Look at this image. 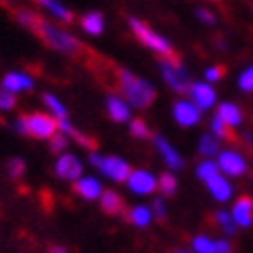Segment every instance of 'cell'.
<instances>
[{
	"label": "cell",
	"mask_w": 253,
	"mask_h": 253,
	"mask_svg": "<svg viewBox=\"0 0 253 253\" xmlns=\"http://www.w3.org/2000/svg\"><path fill=\"white\" fill-rule=\"evenodd\" d=\"M14 16L18 20V25H23L27 31L37 35L53 51H59V53L69 55V57H79V55H87L89 53L85 47L81 45V41H77L73 35H69L67 31H63L61 27L49 23L45 16H41V14L33 12V10H27V8H16Z\"/></svg>",
	"instance_id": "6da1fadb"
},
{
	"label": "cell",
	"mask_w": 253,
	"mask_h": 253,
	"mask_svg": "<svg viewBox=\"0 0 253 253\" xmlns=\"http://www.w3.org/2000/svg\"><path fill=\"white\" fill-rule=\"evenodd\" d=\"M114 79H116V89L120 91L122 99L136 105V108H148L156 99V91L148 81H144L130 73L128 69H114Z\"/></svg>",
	"instance_id": "7a4b0ae2"
},
{
	"label": "cell",
	"mask_w": 253,
	"mask_h": 253,
	"mask_svg": "<svg viewBox=\"0 0 253 253\" xmlns=\"http://www.w3.org/2000/svg\"><path fill=\"white\" fill-rule=\"evenodd\" d=\"M16 130L37 140H51L59 134V120L43 112H31L16 120Z\"/></svg>",
	"instance_id": "3957f363"
},
{
	"label": "cell",
	"mask_w": 253,
	"mask_h": 253,
	"mask_svg": "<svg viewBox=\"0 0 253 253\" xmlns=\"http://www.w3.org/2000/svg\"><path fill=\"white\" fill-rule=\"evenodd\" d=\"M128 25H130L134 37L140 41V43H142L144 47H148L150 51L158 53L160 59H172V57H178V53L172 49V45L168 43L164 37H160L156 31H152L148 25L144 23V20L130 16V18H128Z\"/></svg>",
	"instance_id": "277c9868"
},
{
	"label": "cell",
	"mask_w": 253,
	"mask_h": 253,
	"mask_svg": "<svg viewBox=\"0 0 253 253\" xmlns=\"http://www.w3.org/2000/svg\"><path fill=\"white\" fill-rule=\"evenodd\" d=\"M160 71H162L164 81H166L174 91L188 95L193 81H191V77H188V73H186V69H184V65H182L180 57L160 59Z\"/></svg>",
	"instance_id": "5b68a950"
},
{
	"label": "cell",
	"mask_w": 253,
	"mask_h": 253,
	"mask_svg": "<svg viewBox=\"0 0 253 253\" xmlns=\"http://www.w3.org/2000/svg\"><path fill=\"white\" fill-rule=\"evenodd\" d=\"M99 170H101L105 176H110L112 180H116V182L128 180L130 174H132L130 164H128V162H124V160L118 158V156H105V158H101Z\"/></svg>",
	"instance_id": "8992f818"
},
{
	"label": "cell",
	"mask_w": 253,
	"mask_h": 253,
	"mask_svg": "<svg viewBox=\"0 0 253 253\" xmlns=\"http://www.w3.org/2000/svg\"><path fill=\"white\" fill-rule=\"evenodd\" d=\"M219 168H221V172H225L227 176H241L245 174L247 170V162L245 158L235 152V150H225L219 154V160H217Z\"/></svg>",
	"instance_id": "52a82bcc"
},
{
	"label": "cell",
	"mask_w": 253,
	"mask_h": 253,
	"mask_svg": "<svg viewBox=\"0 0 253 253\" xmlns=\"http://www.w3.org/2000/svg\"><path fill=\"white\" fill-rule=\"evenodd\" d=\"M172 116H174L176 124L184 126V128H188V126H197L201 122V110L188 99H180V101L174 103Z\"/></svg>",
	"instance_id": "ba28073f"
},
{
	"label": "cell",
	"mask_w": 253,
	"mask_h": 253,
	"mask_svg": "<svg viewBox=\"0 0 253 253\" xmlns=\"http://www.w3.org/2000/svg\"><path fill=\"white\" fill-rule=\"evenodd\" d=\"M81 172H83V166L77 160V156H73V154H63L55 162V174L63 180H73L75 182V180H79Z\"/></svg>",
	"instance_id": "9c48e42d"
},
{
	"label": "cell",
	"mask_w": 253,
	"mask_h": 253,
	"mask_svg": "<svg viewBox=\"0 0 253 253\" xmlns=\"http://www.w3.org/2000/svg\"><path fill=\"white\" fill-rule=\"evenodd\" d=\"M126 182H128V186L138 195H150L158 188V180L148 170H132L130 178Z\"/></svg>",
	"instance_id": "30bf717a"
},
{
	"label": "cell",
	"mask_w": 253,
	"mask_h": 253,
	"mask_svg": "<svg viewBox=\"0 0 253 253\" xmlns=\"http://www.w3.org/2000/svg\"><path fill=\"white\" fill-rule=\"evenodd\" d=\"M188 97L191 101L197 105L199 110H209L213 108L215 101H217V93L215 89L207 85V83H193L191 85V91H188Z\"/></svg>",
	"instance_id": "8fae6325"
},
{
	"label": "cell",
	"mask_w": 253,
	"mask_h": 253,
	"mask_svg": "<svg viewBox=\"0 0 253 253\" xmlns=\"http://www.w3.org/2000/svg\"><path fill=\"white\" fill-rule=\"evenodd\" d=\"M99 205H101L103 213L110 215V217H122V215L126 217L128 215V209H126L124 199L116 191H103L99 197Z\"/></svg>",
	"instance_id": "7c38bea8"
},
{
	"label": "cell",
	"mask_w": 253,
	"mask_h": 253,
	"mask_svg": "<svg viewBox=\"0 0 253 253\" xmlns=\"http://www.w3.org/2000/svg\"><path fill=\"white\" fill-rule=\"evenodd\" d=\"M231 215H233L235 223L239 227H251L253 225V197H239L233 211H231Z\"/></svg>",
	"instance_id": "4fadbf2b"
},
{
	"label": "cell",
	"mask_w": 253,
	"mask_h": 253,
	"mask_svg": "<svg viewBox=\"0 0 253 253\" xmlns=\"http://www.w3.org/2000/svg\"><path fill=\"white\" fill-rule=\"evenodd\" d=\"M154 144H156L158 152L162 154L164 162L168 164V168H172V170H178V168H182V166H184L182 156L174 150V146H172V144H168L162 136H154Z\"/></svg>",
	"instance_id": "5bb4252c"
},
{
	"label": "cell",
	"mask_w": 253,
	"mask_h": 253,
	"mask_svg": "<svg viewBox=\"0 0 253 253\" xmlns=\"http://www.w3.org/2000/svg\"><path fill=\"white\" fill-rule=\"evenodd\" d=\"M73 191L75 195H79L81 199H85V201H95L101 197V184L97 178H79L73 182Z\"/></svg>",
	"instance_id": "9a60e30c"
},
{
	"label": "cell",
	"mask_w": 253,
	"mask_h": 253,
	"mask_svg": "<svg viewBox=\"0 0 253 253\" xmlns=\"http://www.w3.org/2000/svg\"><path fill=\"white\" fill-rule=\"evenodd\" d=\"M108 116L114 120V122H128L130 120V108L126 99H122L120 95H108Z\"/></svg>",
	"instance_id": "2e32d148"
},
{
	"label": "cell",
	"mask_w": 253,
	"mask_h": 253,
	"mask_svg": "<svg viewBox=\"0 0 253 253\" xmlns=\"http://www.w3.org/2000/svg\"><path fill=\"white\" fill-rule=\"evenodd\" d=\"M35 4H39V6H43L45 10H49L55 18H59L61 23H65V25H71L73 23V12L67 8V6H63L59 0H33Z\"/></svg>",
	"instance_id": "e0dca14e"
},
{
	"label": "cell",
	"mask_w": 253,
	"mask_h": 253,
	"mask_svg": "<svg viewBox=\"0 0 253 253\" xmlns=\"http://www.w3.org/2000/svg\"><path fill=\"white\" fill-rule=\"evenodd\" d=\"M2 87L16 93V91H29L33 89V77L27 73H8L2 79Z\"/></svg>",
	"instance_id": "ac0fdd59"
},
{
	"label": "cell",
	"mask_w": 253,
	"mask_h": 253,
	"mask_svg": "<svg viewBox=\"0 0 253 253\" xmlns=\"http://www.w3.org/2000/svg\"><path fill=\"white\" fill-rule=\"evenodd\" d=\"M217 116H219L225 124H229L231 128H235V126H239V124L243 122V112H241V108H239V105H235V103H231V101L219 105Z\"/></svg>",
	"instance_id": "d6986e66"
},
{
	"label": "cell",
	"mask_w": 253,
	"mask_h": 253,
	"mask_svg": "<svg viewBox=\"0 0 253 253\" xmlns=\"http://www.w3.org/2000/svg\"><path fill=\"white\" fill-rule=\"evenodd\" d=\"M81 29L87 35H101L103 33V14L101 12H87L81 16Z\"/></svg>",
	"instance_id": "ffe728a7"
},
{
	"label": "cell",
	"mask_w": 253,
	"mask_h": 253,
	"mask_svg": "<svg viewBox=\"0 0 253 253\" xmlns=\"http://www.w3.org/2000/svg\"><path fill=\"white\" fill-rule=\"evenodd\" d=\"M207 186H209L211 195H213L217 201H227V199L231 197V184L227 182V178H225L223 174H219V176L213 178V180H209Z\"/></svg>",
	"instance_id": "44dd1931"
},
{
	"label": "cell",
	"mask_w": 253,
	"mask_h": 253,
	"mask_svg": "<svg viewBox=\"0 0 253 253\" xmlns=\"http://www.w3.org/2000/svg\"><path fill=\"white\" fill-rule=\"evenodd\" d=\"M211 130H213V134H215V136H219V138H221V140H225V142H239V138H237L235 130L231 128L229 124H225L219 116H215V118H213V122H211Z\"/></svg>",
	"instance_id": "7402d4cb"
},
{
	"label": "cell",
	"mask_w": 253,
	"mask_h": 253,
	"mask_svg": "<svg viewBox=\"0 0 253 253\" xmlns=\"http://www.w3.org/2000/svg\"><path fill=\"white\" fill-rule=\"evenodd\" d=\"M126 219H128L132 225H136V227H146L150 221H152V211L148 209V207H134V209H130L128 211V215H126Z\"/></svg>",
	"instance_id": "603a6c76"
},
{
	"label": "cell",
	"mask_w": 253,
	"mask_h": 253,
	"mask_svg": "<svg viewBox=\"0 0 253 253\" xmlns=\"http://www.w3.org/2000/svg\"><path fill=\"white\" fill-rule=\"evenodd\" d=\"M221 174V168L217 162H211V160H205L197 166V176L203 180V182H209V180H213Z\"/></svg>",
	"instance_id": "cb8c5ba5"
},
{
	"label": "cell",
	"mask_w": 253,
	"mask_h": 253,
	"mask_svg": "<svg viewBox=\"0 0 253 253\" xmlns=\"http://www.w3.org/2000/svg\"><path fill=\"white\" fill-rule=\"evenodd\" d=\"M215 223H217V227L223 231V233H227V235H233L235 233L237 223H235L233 215L227 213V211H217V213H215Z\"/></svg>",
	"instance_id": "d4e9b609"
},
{
	"label": "cell",
	"mask_w": 253,
	"mask_h": 253,
	"mask_svg": "<svg viewBox=\"0 0 253 253\" xmlns=\"http://www.w3.org/2000/svg\"><path fill=\"white\" fill-rule=\"evenodd\" d=\"M43 101L47 103V108L53 112V116H55L57 120H67V118H69L65 105L61 103L59 97H55V95H51V93H45V95H43Z\"/></svg>",
	"instance_id": "484cf974"
},
{
	"label": "cell",
	"mask_w": 253,
	"mask_h": 253,
	"mask_svg": "<svg viewBox=\"0 0 253 253\" xmlns=\"http://www.w3.org/2000/svg\"><path fill=\"white\" fill-rule=\"evenodd\" d=\"M158 191L164 197H172L176 193V178L170 172H162L158 176Z\"/></svg>",
	"instance_id": "4316f807"
},
{
	"label": "cell",
	"mask_w": 253,
	"mask_h": 253,
	"mask_svg": "<svg viewBox=\"0 0 253 253\" xmlns=\"http://www.w3.org/2000/svg\"><path fill=\"white\" fill-rule=\"evenodd\" d=\"M199 152L203 156H215L219 152V140L215 136H211V134L203 136L201 142H199Z\"/></svg>",
	"instance_id": "83f0119b"
},
{
	"label": "cell",
	"mask_w": 253,
	"mask_h": 253,
	"mask_svg": "<svg viewBox=\"0 0 253 253\" xmlns=\"http://www.w3.org/2000/svg\"><path fill=\"white\" fill-rule=\"evenodd\" d=\"M25 170H27V164L23 158H10L6 164V172L12 180H20L25 176Z\"/></svg>",
	"instance_id": "f1b7e54d"
},
{
	"label": "cell",
	"mask_w": 253,
	"mask_h": 253,
	"mask_svg": "<svg viewBox=\"0 0 253 253\" xmlns=\"http://www.w3.org/2000/svg\"><path fill=\"white\" fill-rule=\"evenodd\" d=\"M130 132L134 138H140V140H146V138H152V132L148 128V124H146L142 118H136L130 122Z\"/></svg>",
	"instance_id": "f546056e"
},
{
	"label": "cell",
	"mask_w": 253,
	"mask_h": 253,
	"mask_svg": "<svg viewBox=\"0 0 253 253\" xmlns=\"http://www.w3.org/2000/svg\"><path fill=\"white\" fill-rule=\"evenodd\" d=\"M193 249L197 253H215V243L205 235H199L193 239Z\"/></svg>",
	"instance_id": "4dcf8cb0"
},
{
	"label": "cell",
	"mask_w": 253,
	"mask_h": 253,
	"mask_svg": "<svg viewBox=\"0 0 253 253\" xmlns=\"http://www.w3.org/2000/svg\"><path fill=\"white\" fill-rule=\"evenodd\" d=\"M67 136L65 134H57V136H53L51 140H49V148H51V152L53 154H61V152H65V148H67Z\"/></svg>",
	"instance_id": "1f68e13d"
},
{
	"label": "cell",
	"mask_w": 253,
	"mask_h": 253,
	"mask_svg": "<svg viewBox=\"0 0 253 253\" xmlns=\"http://www.w3.org/2000/svg\"><path fill=\"white\" fill-rule=\"evenodd\" d=\"M16 105V95L4 87H0V110H12Z\"/></svg>",
	"instance_id": "d6a6232c"
},
{
	"label": "cell",
	"mask_w": 253,
	"mask_h": 253,
	"mask_svg": "<svg viewBox=\"0 0 253 253\" xmlns=\"http://www.w3.org/2000/svg\"><path fill=\"white\" fill-rule=\"evenodd\" d=\"M239 87H241L243 91H253V65L241 73V77H239Z\"/></svg>",
	"instance_id": "836d02e7"
},
{
	"label": "cell",
	"mask_w": 253,
	"mask_h": 253,
	"mask_svg": "<svg viewBox=\"0 0 253 253\" xmlns=\"http://www.w3.org/2000/svg\"><path fill=\"white\" fill-rule=\"evenodd\" d=\"M205 77H207V81H219V79L225 77V67H223V65L209 67V69L205 71Z\"/></svg>",
	"instance_id": "e575fe53"
},
{
	"label": "cell",
	"mask_w": 253,
	"mask_h": 253,
	"mask_svg": "<svg viewBox=\"0 0 253 253\" xmlns=\"http://www.w3.org/2000/svg\"><path fill=\"white\" fill-rule=\"evenodd\" d=\"M152 217L156 219V221H164L166 219V207H164V201L162 199H156L154 203H152Z\"/></svg>",
	"instance_id": "d590c367"
},
{
	"label": "cell",
	"mask_w": 253,
	"mask_h": 253,
	"mask_svg": "<svg viewBox=\"0 0 253 253\" xmlns=\"http://www.w3.org/2000/svg\"><path fill=\"white\" fill-rule=\"evenodd\" d=\"M215 253H233V245L225 239H219L215 241Z\"/></svg>",
	"instance_id": "8d00e7d4"
},
{
	"label": "cell",
	"mask_w": 253,
	"mask_h": 253,
	"mask_svg": "<svg viewBox=\"0 0 253 253\" xmlns=\"http://www.w3.org/2000/svg\"><path fill=\"white\" fill-rule=\"evenodd\" d=\"M197 16L203 20L205 25H213V23H215V16L211 14L209 10H205V8H199V10H197Z\"/></svg>",
	"instance_id": "74e56055"
},
{
	"label": "cell",
	"mask_w": 253,
	"mask_h": 253,
	"mask_svg": "<svg viewBox=\"0 0 253 253\" xmlns=\"http://www.w3.org/2000/svg\"><path fill=\"white\" fill-rule=\"evenodd\" d=\"M47 253H67V251H65V249H63V247H57V245H51Z\"/></svg>",
	"instance_id": "f35d334b"
},
{
	"label": "cell",
	"mask_w": 253,
	"mask_h": 253,
	"mask_svg": "<svg viewBox=\"0 0 253 253\" xmlns=\"http://www.w3.org/2000/svg\"><path fill=\"white\" fill-rule=\"evenodd\" d=\"M0 4H2V6H8V8H12V6H14V0H0Z\"/></svg>",
	"instance_id": "ab89813d"
},
{
	"label": "cell",
	"mask_w": 253,
	"mask_h": 253,
	"mask_svg": "<svg viewBox=\"0 0 253 253\" xmlns=\"http://www.w3.org/2000/svg\"><path fill=\"white\" fill-rule=\"evenodd\" d=\"M170 253H193V251H188V249H180V247H176V249H172Z\"/></svg>",
	"instance_id": "60d3db41"
}]
</instances>
